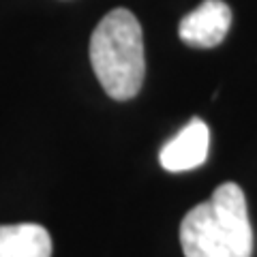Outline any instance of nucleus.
<instances>
[{
  "label": "nucleus",
  "mask_w": 257,
  "mask_h": 257,
  "mask_svg": "<svg viewBox=\"0 0 257 257\" xmlns=\"http://www.w3.org/2000/svg\"><path fill=\"white\" fill-rule=\"evenodd\" d=\"M184 257H253V227L244 191L236 182L216 187L180 223Z\"/></svg>",
  "instance_id": "f257e3e1"
},
{
  "label": "nucleus",
  "mask_w": 257,
  "mask_h": 257,
  "mask_svg": "<svg viewBox=\"0 0 257 257\" xmlns=\"http://www.w3.org/2000/svg\"><path fill=\"white\" fill-rule=\"evenodd\" d=\"M90 64L111 99L128 101L142 90L146 75L144 35L131 11L114 9L96 24L90 37Z\"/></svg>",
  "instance_id": "f03ea898"
},
{
  "label": "nucleus",
  "mask_w": 257,
  "mask_h": 257,
  "mask_svg": "<svg viewBox=\"0 0 257 257\" xmlns=\"http://www.w3.org/2000/svg\"><path fill=\"white\" fill-rule=\"evenodd\" d=\"M231 26V9L223 0H204L195 11L184 15L178 35L182 43L199 50L219 45Z\"/></svg>",
  "instance_id": "7ed1b4c3"
},
{
  "label": "nucleus",
  "mask_w": 257,
  "mask_h": 257,
  "mask_svg": "<svg viewBox=\"0 0 257 257\" xmlns=\"http://www.w3.org/2000/svg\"><path fill=\"white\" fill-rule=\"evenodd\" d=\"M208 142H210L208 124L202 118H191V122L184 124L180 133L161 148V167L167 172L195 170L208 157Z\"/></svg>",
  "instance_id": "20e7f679"
},
{
  "label": "nucleus",
  "mask_w": 257,
  "mask_h": 257,
  "mask_svg": "<svg viewBox=\"0 0 257 257\" xmlns=\"http://www.w3.org/2000/svg\"><path fill=\"white\" fill-rule=\"evenodd\" d=\"M0 257H52V238L43 225H0Z\"/></svg>",
  "instance_id": "39448f33"
}]
</instances>
